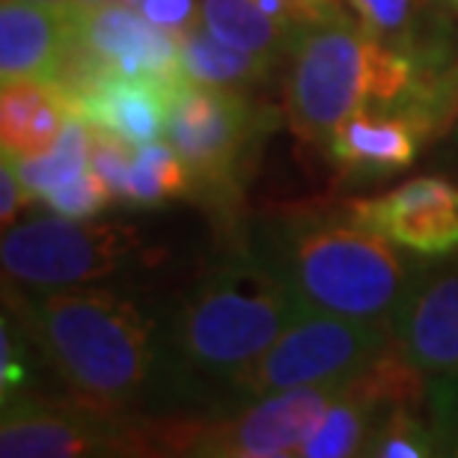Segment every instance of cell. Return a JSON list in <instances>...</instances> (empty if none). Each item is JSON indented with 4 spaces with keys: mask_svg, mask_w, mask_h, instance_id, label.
<instances>
[{
    "mask_svg": "<svg viewBox=\"0 0 458 458\" xmlns=\"http://www.w3.org/2000/svg\"><path fill=\"white\" fill-rule=\"evenodd\" d=\"M105 4H107V0H72L69 9H72V13H93V9L105 6Z\"/></svg>",
    "mask_w": 458,
    "mask_h": 458,
    "instance_id": "cell-29",
    "label": "cell"
},
{
    "mask_svg": "<svg viewBox=\"0 0 458 458\" xmlns=\"http://www.w3.org/2000/svg\"><path fill=\"white\" fill-rule=\"evenodd\" d=\"M18 334H21L18 322L9 325V316H4V331H0V393H4V402L13 399L15 390L27 378L21 348H18Z\"/></svg>",
    "mask_w": 458,
    "mask_h": 458,
    "instance_id": "cell-27",
    "label": "cell"
},
{
    "mask_svg": "<svg viewBox=\"0 0 458 458\" xmlns=\"http://www.w3.org/2000/svg\"><path fill=\"white\" fill-rule=\"evenodd\" d=\"M75 30L119 75L152 78L167 87L188 81L176 36L152 24L137 6L107 0L93 13H75Z\"/></svg>",
    "mask_w": 458,
    "mask_h": 458,
    "instance_id": "cell-12",
    "label": "cell"
},
{
    "mask_svg": "<svg viewBox=\"0 0 458 458\" xmlns=\"http://www.w3.org/2000/svg\"><path fill=\"white\" fill-rule=\"evenodd\" d=\"M441 450L435 428L414 414V408H396L372 428L363 455L372 458H423Z\"/></svg>",
    "mask_w": 458,
    "mask_h": 458,
    "instance_id": "cell-22",
    "label": "cell"
},
{
    "mask_svg": "<svg viewBox=\"0 0 458 458\" xmlns=\"http://www.w3.org/2000/svg\"><path fill=\"white\" fill-rule=\"evenodd\" d=\"M390 345V327L307 310L233 384L250 399H262L310 384L354 378Z\"/></svg>",
    "mask_w": 458,
    "mask_h": 458,
    "instance_id": "cell-8",
    "label": "cell"
},
{
    "mask_svg": "<svg viewBox=\"0 0 458 458\" xmlns=\"http://www.w3.org/2000/svg\"><path fill=\"white\" fill-rule=\"evenodd\" d=\"M176 197H191V173L182 155L167 140L137 146L119 203L134 208H155Z\"/></svg>",
    "mask_w": 458,
    "mask_h": 458,
    "instance_id": "cell-20",
    "label": "cell"
},
{
    "mask_svg": "<svg viewBox=\"0 0 458 458\" xmlns=\"http://www.w3.org/2000/svg\"><path fill=\"white\" fill-rule=\"evenodd\" d=\"M345 381L310 384L256 399L242 414L224 420H173L140 426V455L203 458H286L301 455L340 396Z\"/></svg>",
    "mask_w": 458,
    "mask_h": 458,
    "instance_id": "cell-6",
    "label": "cell"
},
{
    "mask_svg": "<svg viewBox=\"0 0 458 458\" xmlns=\"http://www.w3.org/2000/svg\"><path fill=\"white\" fill-rule=\"evenodd\" d=\"M289 54V125L325 152L352 114L396 107L426 84V66L414 48L375 39L348 13L301 27Z\"/></svg>",
    "mask_w": 458,
    "mask_h": 458,
    "instance_id": "cell-2",
    "label": "cell"
},
{
    "mask_svg": "<svg viewBox=\"0 0 458 458\" xmlns=\"http://www.w3.org/2000/svg\"><path fill=\"white\" fill-rule=\"evenodd\" d=\"M446 4H453V6H458V0H446Z\"/></svg>",
    "mask_w": 458,
    "mask_h": 458,
    "instance_id": "cell-32",
    "label": "cell"
},
{
    "mask_svg": "<svg viewBox=\"0 0 458 458\" xmlns=\"http://www.w3.org/2000/svg\"><path fill=\"white\" fill-rule=\"evenodd\" d=\"M378 411H375L363 396H357L352 384L345 381L340 396L327 408L322 417V426L316 435L304 444L301 455L304 458H345V455H363V446L369 441Z\"/></svg>",
    "mask_w": 458,
    "mask_h": 458,
    "instance_id": "cell-21",
    "label": "cell"
},
{
    "mask_svg": "<svg viewBox=\"0 0 458 458\" xmlns=\"http://www.w3.org/2000/svg\"><path fill=\"white\" fill-rule=\"evenodd\" d=\"M277 123V111L256 105L244 89L208 87L188 78L170 93L164 137L188 164L191 197L229 208Z\"/></svg>",
    "mask_w": 458,
    "mask_h": 458,
    "instance_id": "cell-5",
    "label": "cell"
},
{
    "mask_svg": "<svg viewBox=\"0 0 458 458\" xmlns=\"http://www.w3.org/2000/svg\"><path fill=\"white\" fill-rule=\"evenodd\" d=\"M24 4H39V6H51V9H69L72 0H24Z\"/></svg>",
    "mask_w": 458,
    "mask_h": 458,
    "instance_id": "cell-30",
    "label": "cell"
},
{
    "mask_svg": "<svg viewBox=\"0 0 458 458\" xmlns=\"http://www.w3.org/2000/svg\"><path fill=\"white\" fill-rule=\"evenodd\" d=\"M304 313L289 283L259 250H238L185 292L170 340L191 369L235 381Z\"/></svg>",
    "mask_w": 458,
    "mask_h": 458,
    "instance_id": "cell-4",
    "label": "cell"
},
{
    "mask_svg": "<svg viewBox=\"0 0 458 458\" xmlns=\"http://www.w3.org/2000/svg\"><path fill=\"white\" fill-rule=\"evenodd\" d=\"M72 33V9H51L24 0H4L0 6V78L48 81Z\"/></svg>",
    "mask_w": 458,
    "mask_h": 458,
    "instance_id": "cell-15",
    "label": "cell"
},
{
    "mask_svg": "<svg viewBox=\"0 0 458 458\" xmlns=\"http://www.w3.org/2000/svg\"><path fill=\"white\" fill-rule=\"evenodd\" d=\"M259 253L310 313L390 327L411 289L390 238L348 212L292 215L271 226Z\"/></svg>",
    "mask_w": 458,
    "mask_h": 458,
    "instance_id": "cell-3",
    "label": "cell"
},
{
    "mask_svg": "<svg viewBox=\"0 0 458 458\" xmlns=\"http://www.w3.org/2000/svg\"><path fill=\"white\" fill-rule=\"evenodd\" d=\"M354 18L369 30L375 39L414 48L408 42L411 30V0H345Z\"/></svg>",
    "mask_w": 458,
    "mask_h": 458,
    "instance_id": "cell-24",
    "label": "cell"
},
{
    "mask_svg": "<svg viewBox=\"0 0 458 458\" xmlns=\"http://www.w3.org/2000/svg\"><path fill=\"white\" fill-rule=\"evenodd\" d=\"M24 206V188L21 179H18L15 161L13 155L4 152V164H0V224H4V229H13L15 217Z\"/></svg>",
    "mask_w": 458,
    "mask_h": 458,
    "instance_id": "cell-28",
    "label": "cell"
},
{
    "mask_svg": "<svg viewBox=\"0 0 458 458\" xmlns=\"http://www.w3.org/2000/svg\"><path fill=\"white\" fill-rule=\"evenodd\" d=\"M173 89L176 87H167L152 78H131L111 72L87 93L72 98L69 107L89 125L107 128V131L143 146L161 140V134L167 131Z\"/></svg>",
    "mask_w": 458,
    "mask_h": 458,
    "instance_id": "cell-14",
    "label": "cell"
},
{
    "mask_svg": "<svg viewBox=\"0 0 458 458\" xmlns=\"http://www.w3.org/2000/svg\"><path fill=\"white\" fill-rule=\"evenodd\" d=\"M123 4H128V6H137V4H140V0H123Z\"/></svg>",
    "mask_w": 458,
    "mask_h": 458,
    "instance_id": "cell-31",
    "label": "cell"
},
{
    "mask_svg": "<svg viewBox=\"0 0 458 458\" xmlns=\"http://www.w3.org/2000/svg\"><path fill=\"white\" fill-rule=\"evenodd\" d=\"M199 24L221 42L268 63H277L295 42V33L265 13L259 0H199Z\"/></svg>",
    "mask_w": 458,
    "mask_h": 458,
    "instance_id": "cell-17",
    "label": "cell"
},
{
    "mask_svg": "<svg viewBox=\"0 0 458 458\" xmlns=\"http://www.w3.org/2000/svg\"><path fill=\"white\" fill-rule=\"evenodd\" d=\"M72 116L66 96L48 81H15L0 93V137L13 158H42Z\"/></svg>",
    "mask_w": 458,
    "mask_h": 458,
    "instance_id": "cell-16",
    "label": "cell"
},
{
    "mask_svg": "<svg viewBox=\"0 0 458 458\" xmlns=\"http://www.w3.org/2000/svg\"><path fill=\"white\" fill-rule=\"evenodd\" d=\"M393 343L426 375L458 372V274L411 286L393 316Z\"/></svg>",
    "mask_w": 458,
    "mask_h": 458,
    "instance_id": "cell-13",
    "label": "cell"
},
{
    "mask_svg": "<svg viewBox=\"0 0 458 458\" xmlns=\"http://www.w3.org/2000/svg\"><path fill=\"white\" fill-rule=\"evenodd\" d=\"M45 206L54 208L57 215L63 217H75V221H89V217H96L107 203H114L111 191L102 182V176L89 167L84 176H78L75 182H69V185L57 188L54 194H48L42 199Z\"/></svg>",
    "mask_w": 458,
    "mask_h": 458,
    "instance_id": "cell-25",
    "label": "cell"
},
{
    "mask_svg": "<svg viewBox=\"0 0 458 458\" xmlns=\"http://www.w3.org/2000/svg\"><path fill=\"white\" fill-rule=\"evenodd\" d=\"M9 155V152H6ZM24 188V203H36L69 185L93 167L89 164V123L72 114L57 146L42 158H13Z\"/></svg>",
    "mask_w": 458,
    "mask_h": 458,
    "instance_id": "cell-19",
    "label": "cell"
},
{
    "mask_svg": "<svg viewBox=\"0 0 458 458\" xmlns=\"http://www.w3.org/2000/svg\"><path fill=\"white\" fill-rule=\"evenodd\" d=\"M357 224L420 256L458 250V188L446 179H414L381 197L354 199L345 208Z\"/></svg>",
    "mask_w": 458,
    "mask_h": 458,
    "instance_id": "cell-10",
    "label": "cell"
},
{
    "mask_svg": "<svg viewBox=\"0 0 458 458\" xmlns=\"http://www.w3.org/2000/svg\"><path fill=\"white\" fill-rule=\"evenodd\" d=\"M137 229L87 224L75 217H36L6 229L0 244L4 277L27 289L87 286L143 259Z\"/></svg>",
    "mask_w": 458,
    "mask_h": 458,
    "instance_id": "cell-7",
    "label": "cell"
},
{
    "mask_svg": "<svg viewBox=\"0 0 458 458\" xmlns=\"http://www.w3.org/2000/svg\"><path fill=\"white\" fill-rule=\"evenodd\" d=\"M137 9H140L152 24H158L161 30H167L173 36L199 21L197 0H140Z\"/></svg>",
    "mask_w": 458,
    "mask_h": 458,
    "instance_id": "cell-26",
    "label": "cell"
},
{
    "mask_svg": "<svg viewBox=\"0 0 458 458\" xmlns=\"http://www.w3.org/2000/svg\"><path fill=\"white\" fill-rule=\"evenodd\" d=\"M182 69L191 81L208 87H226V89H244L268 78L274 63L256 54H247L242 48L221 42L212 36L203 24H194L188 30L176 33Z\"/></svg>",
    "mask_w": 458,
    "mask_h": 458,
    "instance_id": "cell-18",
    "label": "cell"
},
{
    "mask_svg": "<svg viewBox=\"0 0 458 458\" xmlns=\"http://www.w3.org/2000/svg\"><path fill=\"white\" fill-rule=\"evenodd\" d=\"M432 134L435 123L411 105L363 107L336 128L327 155L354 182H372L411 167Z\"/></svg>",
    "mask_w": 458,
    "mask_h": 458,
    "instance_id": "cell-11",
    "label": "cell"
},
{
    "mask_svg": "<svg viewBox=\"0 0 458 458\" xmlns=\"http://www.w3.org/2000/svg\"><path fill=\"white\" fill-rule=\"evenodd\" d=\"M6 301L72 399L128 414L155 369L152 325L131 298L96 286L18 292L6 283Z\"/></svg>",
    "mask_w": 458,
    "mask_h": 458,
    "instance_id": "cell-1",
    "label": "cell"
},
{
    "mask_svg": "<svg viewBox=\"0 0 458 458\" xmlns=\"http://www.w3.org/2000/svg\"><path fill=\"white\" fill-rule=\"evenodd\" d=\"M4 458L140 455V423L128 414H105L78 399L54 402L13 396L0 420Z\"/></svg>",
    "mask_w": 458,
    "mask_h": 458,
    "instance_id": "cell-9",
    "label": "cell"
},
{
    "mask_svg": "<svg viewBox=\"0 0 458 458\" xmlns=\"http://www.w3.org/2000/svg\"><path fill=\"white\" fill-rule=\"evenodd\" d=\"M134 155H137V143L107 131V128L89 125V164H93V170L102 176L107 191H111L114 203H119V197H123Z\"/></svg>",
    "mask_w": 458,
    "mask_h": 458,
    "instance_id": "cell-23",
    "label": "cell"
}]
</instances>
